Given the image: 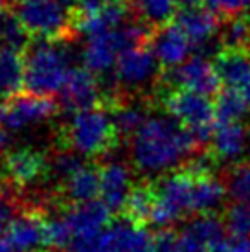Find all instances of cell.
<instances>
[{"mask_svg":"<svg viewBox=\"0 0 250 252\" xmlns=\"http://www.w3.org/2000/svg\"><path fill=\"white\" fill-rule=\"evenodd\" d=\"M48 252H62V251H48Z\"/></svg>","mask_w":250,"mask_h":252,"instance_id":"ee69618b","label":"cell"},{"mask_svg":"<svg viewBox=\"0 0 250 252\" xmlns=\"http://www.w3.org/2000/svg\"><path fill=\"white\" fill-rule=\"evenodd\" d=\"M7 146V133L4 131V126H0V151H4Z\"/></svg>","mask_w":250,"mask_h":252,"instance_id":"b9f144b4","label":"cell"},{"mask_svg":"<svg viewBox=\"0 0 250 252\" xmlns=\"http://www.w3.org/2000/svg\"><path fill=\"white\" fill-rule=\"evenodd\" d=\"M243 94H245V98H247V101H249V107H250V83L247 85V87H245Z\"/></svg>","mask_w":250,"mask_h":252,"instance_id":"7bdbcfd3","label":"cell"},{"mask_svg":"<svg viewBox=\"0 0 250 252\" xmlns=\"http://www.w3.org/2000/svg\"><path fill=\"white\" fill-rule=\"evenodd\" d=\"M59 94H61L59 107L70 114L105 107V96L99 85V77L87 66H74Z\"/></svg>","mask_w":250,"mask_h":252,"instance_id":"9c48e42d","label":"cell"},{"mask_svg":"<svg viewBox=\"0 0 250 252\" xmlns=\"http://www.w3.org/2000/svg\"><path fill=\"white\" fill-rule=\"evenodd\" d=\"M226 188L236 201L250 203V162L237 164L236 168L230 171Z\"/></svg>","mask_w":250,"mask_h":252,"instance_id":"d6a6232c","label":"cell"},{"mask_svg":"<svg viewBox=\"0 0 250 252\" xmlns=\"http://www.w3.org/2000/svg\"><path fill=\"white\" fill-rule=\"evenodd\" d=\"M15 11L31 41H72L77 15L59 0H19Z\"/></svg>","mask_w":250,"mask_h":252,"instance_id":"277c9868","label":"cell"},{"mask_svg":"<svg viewBox=\"0 0 250 252\" xmlns=\"http://www.w3.org/2000/svg\"><path fill=\"white\" fill-rule=\"evenodd\" d=\"M15 217V204L13 199L9 197L7 191L0 188V236L7 230L9 223L13 221Z\"/></svg>","mask_w":250,"mask_h":252,"instance_id":"d590c367","label":"cell"},{"mask_svg":"<svg viewBox=\"0 0 250 252\" xmlns=\"http://www.w3.org/2000/svg\"><path fill=\"white\" fill-rule=\"evenodd\" d=\"M164 109L169 116L181 122L193 134L199 147L208 146L216 131V105L208 99L191 91H171L162 96Z\"/></svg>","mask_w":250,"mask_h":252,"instance_id":"8992f818","label":"cell"},{"mask_svg":"<svg viewBox=\"0 0 250 252\" xmlns=\"http://www.w3.org/2000/svg\"><path fill=\"white\" fill-rule=\"evenodd\" d=\"M204 0H179V6L182 9H193V7H201Z\"/></svg>","mask_w":250,"mask_h":252,"instance_id":"ab89813d","label":"cell"},{"mask_svg":"<svg viewBox=\"0 0 250 252\" xmlns=\"http://www.w3.org/2000/svg\"><path fill=\"white\" fill-rule=\"evenodd\" d=\"M199 144L193 134L173 116H149L131 138V158L134 168L146 175L171 173L197 155Z\"/></svg>","mask_w":250,"mask_h":252,"instance_id":"6da1fadb","label":"cell"},{"mask_svg":"<svg viewBox=\"0 0 250 252\" xmlns=\"http://www.w3.org/2000/svg\"><path fill=\"white\" fill-rule=\"evenodd\" d=\"M236 252H250V239H237Z\"/></svg>","mask_w":250,"mask_h":252,"instance_id":"60d3db41","label":"cell"},{"mask_svg":"<svg viewBox=\"0 0 250 252\" xmlns=\"http://www.w3.org/2000/svg\"><path fill=\"white\" fill-rule=\"evenodd\" d=\"M99 191H101L99 168L94 166H83L62 182V193L68 201H72V204L96 201Z\"/></svg>","mask_w":250,"mask_h":252,"instance_id":"7402d4cb","label":"cell"},{"mask_svg":"<svg viewBox=\"0 0 250 252\" xmlns=\"http://www.w3.org/2000/svg\"><path fill=\"white\" fill-rule=\"evenodd\" d=\"M214 105L217 124H237L247 116L250 109L243 91L236 89H224L219 92Z\"/></svg>","mask_w":250,"mask_h":252,"instance_id":"4316f807","label":"cell"},{"mask_svg":"<svg viewBox=\"0 0 250 252\" xmlns=\"http://www.w3.org/2000/svg\"><path fill=\"white\" fill-rule=\"evenodd\" d=\"M160 83L166 92L191 91L202 96H217L221 92L219 87L222 85L214 63L201 56L189 57L186 63L164 70L160 74Z\"/></svg>","mask_w":250,"mask_h":252,"instance_id":"ba28073f","label":"cell"},{"mask_svg":"<svg viewBox=\"0 0 250 252\" xmlns=\"http://www.w3.org/2000/svg\"><path fill=\"white\" fill-rule=\"evenodd\" d=\"M149 46L164 70L186 63L191 50L195 48L177 22H167L160 28H155Z\"/></svg>","mask_w":250,"mask_h":252,"instance_id":"8fae6325","label":"cell"},{"mask_svg":"<svg viewBox=\"0 0 250 252\" xmlns=\"http://www.w3.org/2000/svg\"><path fill=\"white\" fill-rule=\"evenodd\" d=\"M212 11L221 13L224 17L243 15L247 9H250V0H206Z\"/></svg>","mask_w":250,"mask_h":252,"instance_id":"e575fe53","label":"cell"},{"mask_svg":"<svg viewBox=\"0 0 250 252\" xmlns=\"http://www.w3.org/2000/svg\"><path fill=\"white\" fill-rule=\"evenodd\" d=\"M153 210H155L153 184L140 182V184H136V186L131 189L122 216H124L127 221L138 224V226H146V223H151Z\"/></svg>","mask_w":250,"mask_h":252,"instance_id":"484cf974","label":"cell"},{"mask_svg":"<svg viewBox=\"0 0 250 252\" xmlns=\"http://www.w3.org/2000/svg\"><path fill=\"white\" fill-rule=\"evenodd\" d=\"M160 63L149 44L125 50L114 66V77L122 98H134L146 87L160 81Z\"/></svg>","mask_w":250,"mask_h":252,"instance_id":"52a82bcc","label":"cell"},{"mask_svg":"<svg viewBox=\"0 0 250 252\" xmlns=\"http://www.w3.org/2000/svg\"><path fill=\"white\" fill-rule=\"evenodd\" d=\"M134 15L151 28H160L171 21L179 0H129Z\"/></svg>","mask_w":250,"mask_h":252,"instance_id":"83f0119b","label":"cell"},{"mask_svg":"<svg viewBox=\"0 0 250 252\" xmlns=\"http://www.w3.org/2000/svg\"><path fill=\"white\" fill-rule=\"evenodd\" d=\"M214 66L226 89L245 91L250 83V50L222 48L216 56Z\"/></svg>","mask_w":250,"mask_h":252,"instance_id":"d6986e66","label":"cell"},{"mask_svg":"<svg viewBox=\"0 0 250 252\" xmlns=\"http://www.w3.org/2000/svg\"><path fill=\"white\" fill-rule=\"evenodd\" d=\"M210 147V155L216 158V162H234L241 158L249 147V131L241 122L217 124Z\"/></svg>","mask_w":250,"mask_h":252,"instance_id":"e0dca14e","label":"cell"},{"mask_svg":"<svg viewBox=\"0 0 250 252\" xmlns=\"http://www.w3.org/2000/svg\"><path fill=\"white\" fill-rule=\"evenodd\" d=\"M222 223L236 239H250V203L236 201L230 204L224 212Z\"/></svg>","mask_w":250,"mask_h":252,"instance_id":"f546056e","label":"cell"},{"mask_svg":"<svg viewBox=\"0 0 250 252\" xmlns=\"http://www.w3.org/2000/svg\"><path fill=\"white\" fill-rule=\"evenodd\" d=\"M114 0H79V6H77V15H91L99 11L101 7H105L107 4H111Z\"/></svg>","mask_w":250,"mask_h":252,"instance_id":"74e56055","label":"cell"},{"mask_svg":"<svg viewBox=\"0 0 250 252\" xmlns=\"http://www.w3.org/2000/svg\"><path fill=\"white\" fill-rule=\"evenodd\" d=\"M112 212L103 201H91V203L72 204V208L66 210L64 221L68 223L74 239L94 238L97 234L105 232L111 226Z\"/></svg>","mask_w":250,"mask_h":252,"instance_id":"4fadbf2b","label":"cell"},{"mask_svg":"<svg viewBox=\"0 0 250 252\" xmlns=\"http://www.w3.org/2000/svg\"><path fill=\"white\" fill-rule=\"evenodd\" d=\"M4 166L9 179L17 184H31L41 179L50 169V158L33 147H17L7 151L4 157Z\"/></svg>","mask_w":250,"mask_h":252,"instance_id":"9a60e30c","label":"cell"},{"mask_svg":"<svg viewBox=\"0 0 250 252\" xmlns=\"http://www.w3.org/2000/svg\"><path fill=\"white\" fill-rule=\"evenodd\" d=\"M177 24L188 35L195 48H202L210 44V41L219 33L221 24L216 11L204 9V7H193V9H181L177 15Z\"/></svg>","mask_w":250,"mask_h":252,"instance_id":"ac0fdd59","label":"cell"},{"mask_svg":"<svg viewBox=\"0 0 250 252\" xmlns=\"http://www.w3.org/2000/svg\"><path fill=\"white\" fill-rule=\"evenodd\" d=\"M85 164L81 160V155L72 151L68 147H64L61 151H57L52 158H50V169L56 177L62 179V182L66 181L68 177H72L77 169H81Z\"/></svg>","mask_w":250,"mask_h":252,"instance_id":"1f68e13d","label":"cell"},{"mask_svg":"<svg viewBox=\"0 0 250 252\" xmlns=\"http://www.w3.org/2000/svg\"><path fill=\"white\" fill-rule=\"evenodd\" d=\"M70 249L72 252H109V228L94 238L74 239Z\"/></svg>","mask_w":250,"mask_h":252,"instance_id":"836d02e7","label":"cell"},{"mask_svg":"<svg viewBox=\"0 0 250 252\" xmlns=\"http://www.w3.org/2000/svg\"><path fill=\"white\" fill-rule=\"evenodd\" d=\"M99 179H101V201H103L112 214H124L127 197L134 188L131 182V169L127 164L120 160H109L99 166Z\"/></svg>","mask_w":250,"mask_h":252,"instance_id":"5bb4252c","label":"cell"},{"mask_svg":"<svg viewBox=\"0 0 250 252\" xmlns=\"http://www.w3.org/2000/svg\"><path fill=\"white\" fill-rule=\"evenodd\" d=\"M57 111H59V103L52 96L21 92L6 101L4 127L11 131H21L24 127L35 126L52 118Z\"/></svg>","mask_w":250,"mask_h":252,"instance_id":"30bf717a","label":"cell"},{"mask_svg":"<svg viewBox=\"0 0 250 252\" xmlns=\"http://www.w3.org/2000/svg\"><path fill=\"white\" fill-rule=\"evenodd\" d=\"M64 146L85 157H99L118 144V131L114 127L111 111L105 107L89 109L72 114L61 131Z\"/></svg>","mask_w":250,"mask_h":252,"instance_id":"3957f363","label":"cell"},{"mask_svg":"<svg viewBox=\"0 0 250 252\" xmlns=\"http://www.w3.org/2000/svg\"><path fill=\"white\" fill-rule=\"evenodd\" d=\"M226 226L216 214L199 216L177 234V252H210V247L224 239Z\"/></svg>","mask_w":250,"mask_h":252,"instance_id":"7c38bea8","label":"cell"},{"mask_svg":"<svg viewBox=\"0 0 250 252\" xmlns=\"http://www.w3.org/2000/svg\"><path fill=\"white\" fill-rule=\"evenodd\" d=\"M31 44V37L22 26L15 6H0V48L26 52Z\"/></svg>","mask_w":250,"mask_h":252,"instance_id":"d4e9b609","label":"cell"},{"mask_svg":"<svg viewBox=\"0 0 250 252\" xmlns=\"http://www.w3.org/2000/svg\"><path fill=\"white\" fill-rule=\"evenodd\" d=\"M153 252H177V236L169 228L160 230L155 236Z\"/></svg>","mask_w":250,"mask_h":252,"instance_id":"8d00e7d4","label":"cell"},{"mask_svg":"<svg viewBox=\"0 0 250 252\" xmlns=\"http://www.w3.org/2000/svg\"><path fill=\"white\" fill-rule=\"evenodd\" d=\"M189 171V169H188ZM228 193V188L222 181H219L214 173L208 175H195L193 186V214L208 216L219 208Z\"/></svg>","mask_w":250,"mask_h":252,"instance_id":"603a6c76","label":"cell"},{"mask_svg":"<svg viewBox=\"0 0 250 252\" xmlns=\"http://www.w3.org/2000/svg\"><path fill=\"white\" fill-rule=\"evenodd\" d=\"M44 217L33 212L15 216L6 230L11 252H33L44 245Z\"/></svg>","mask_w":250,"mask_h":252,"instance_id":"2e32d148","label":"cell"},{"mask_svg":"<svg viewBox=\"0 0 250 252\" xmlns=\"http://www.w3.org/2000/svg\"><path fill=\"white\" fill-rule=\"evenodd\" d=\"M155 236L146 226L116 221L109 226V252H153Z\"/></svg>","mask_w":250,"mask_h":252,"instance_id":"ffe728a7","label":"cell"},{"mask_svg":"<svg viewBox=\"0 0 250 252\" xmlns=\"http://www.w3.org/2000/svg\"><path fill=\"white\" fill-rule=\"evenodd\" d=\"M219 41L224 50H250V19L247 15L226 17L219 30Z\"/></svg>","mask_w":250,"mask_h":252,"instance_id":"f1b7e54d","label":"cell"},{"mask_svg":"<svg viewBox=\"0 0 250 252\" xmlns=\"http://www.w3.org/2000/svg\"><path fill=\"white\" fill-rule=\"evenodd\" d=\"M24 87V54L0 48V99L21 94Z\"/></svg>","mask_w":250,"mask_h":252,"instance_id":"cb8c5ba5","label":"cell"},{"mask_svg":"<svg viewBox=\"0 0 250 252\" xmlns=\"http://www.w3.org/2000/svg\"><path fill=\"white\" fill-rule=\"evenodd\" d=\"M210 252H236V243H230L228 239H221L210 247Z\"/></svg>","mask_w":250,"mask_h":252,"instance_id":"f35d334b","label":"cell"},{"mask_svg":"<svg viewBox=\"0 0 250 252\" xmlns=\"http://www.w3.org/2000/svg\"><path fill=\"white\" fill-rule=\"evenodd\" d=\"M72 245V232L64 217L46 219L44 221V247L61 251Z\"/></svg>","mask_w":250,"mask_h":252,"instance_id":"4dcf8cb0","label":"cell"},{"mask_svg":"<svg viewBox=\"0 0 250 252\" xmlns=\"http://www.w3.org/2000/svg\"><path fill=\"white\" fill-rule=\"evenodd\" d=\"M109 111H111L112 122H114V127L118 131L120 138L131 140L140 131V127L149 120V107L144 99L122 98Z\"/></svg>","mask_w":250,"mask_h":252,"instance_id":"44dd1931","label":"cell"},{"mask_svg":"<svg viewBox=\"0 0 250 252\" xmlns=\"http://www.w3.org/2000/svg\"><path fill=\"white\" fill-rule=\"evenodd\" d=\"M70 41H31L24 52V89L39 96L62 91L72 66Z\"/></svg>","mask_w":250,"mask_h":252,"instance_id":"7a4b0ae2","label":"cell"},{"mask_svg":"<svg viewBox=\"0 0 250 252\" xmlns=\"http://www.w3.org/2000/svg\"><path fill=\"white\" fill-rule=\"evenodd\" d=\"M195 175L186 168L164 175L153 184L155 210L151 223L164 230L173 223L193 214Z\"/></svg>","mask_w":250,"mask_h":252,"instance_id":"5b68a950","label":"cell"}]
</instances>
